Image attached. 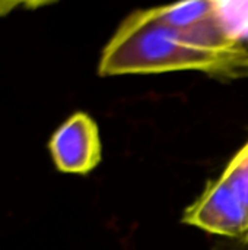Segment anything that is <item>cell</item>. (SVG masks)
Segmentation results:
<instances>
[{
  "label": "cell",
  "instance_id": "1",
  "mask_svg": "<svg viewBox=\"0 0 248 250\" xmlns=\"http://www.w3.org/2000/svg\"><path fill=\"white\" fill-rule=\"evenodd\" d=\"M193 70L216 81L248 78L243 41L215 44L158 18L153 7L129 13L104 45L96 72L102 78Z\"/></svg>",
  "mask_w": 248,
  "mask_h": 250
},
{
  "label": "cell",
  "instance_id": "2",
  "mask_svg": "<svg viewBox=\"0 0 248 250\" xmlns=\"http://www.w3.org/2000/svg\"><path fill=\"white\" fill-rule=\"evenodd\" d=\"M181 223L248 248V141L184 209Z\"/></svg>",
  "mask_w": 248,
  "mask_h": 250
},
{
  "label": "cell",
  "instance_id": "3",
  "mask_svg": "<svg viewBox=\"0 0 248 250\" xmlns=\"http://www.w3.org/2000/svg\"><path fill=\"white\" fill-rule=\"evenodd\" d=\"M48 151L60 173L89 174L102 160V144L96 122L85 111L70 114L50 136Z\"/></svg>",
  "mask_w": 248,
  "mask_h": 250
},
{
  "label": "cell",
  "instance_id": "4",
  "mask_svg": "<svg viewBox=\"0 0 248 250\" xmlns=\"http://www.w3.org/2000/svg\"><path fill=\"white\" fill-rule=\"evenodd\" d=\"M20 6H23V7H38V6H44V3H37V4H29V3H23V1H0V16H3V15H7V13H10V10L13 9V7H20Z\"/></svg>",
  "mask_w": 248,
  "mask_h": 250
},
{
  "label": "cell",
  "instance_id": "5",
  "mask_svg": "<svg viewBox=\"0 0 248 250\" xmlns=\"http://www.w3.org/2000/svg\"><path fill=\"white\" fill-rule=\"evenodd\" d=\"M216 250H248V248L247 246H240V245L229 243V245H221L219 248H216Z\"/></svg>",
  "mask_w": 248,
  "mask_h": 250
}]
</instances>
